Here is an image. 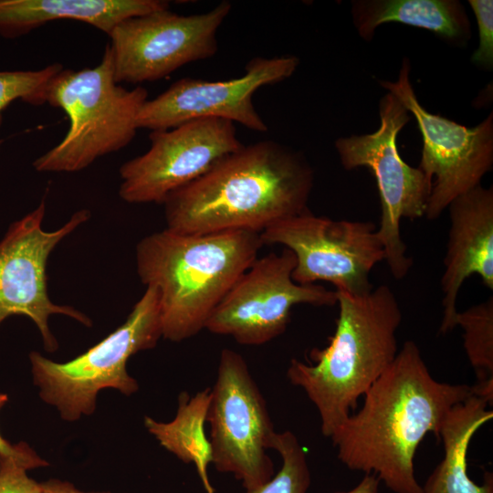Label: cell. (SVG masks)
<instances>
[{
	"label": "cell",
	"mask_w": 493,
	"mask_h": 493,
	"mask_svg": "<svg viewBox=\"0 0 493 493\" xmlns=\"http://www.w3.org/2000/svg\"><path fill=\"white\" fill-rule=\"evenodd\" d=\"M456 325L463 329L464 349L477 382L493 380V298L457 312Z\"/></svg>",
	"instance_id": "obj_21"
},
{
	"label": "cell",
	"mask_w": 493,
	"mask_h": 493,
	"mask_svg": "<svg viewBox=\"0 0 493 493\" xmlns=\"http://www.w3.org/2000/svg\"><path fill=\"white\" fill-rule=\"evenodd\" d=\"M294 254L284 248L257 258L208 319L205 329L242 345H262L285 332L294 306H334L337 292L295 282Z\"/></svg>",
	"instance_id": "obj_11"
},
{
	"label": "cell",
	"mask_w": 493,
	"mask_h": 493,
	"mask_svg": "<svg viewBox=\"0 0 493 493\" xmlns=\"http://www.w3.org/2000/svg\"><path fill=\"white\" fill-rule=\"evenodd\" d=\"M379 116L381 123L374 132L340 137L334 144L344 169L367 167L375 178L381 203L377 234L384 261L393 277L401 279L413 265L401 221L425 216L432 184L418 167L403 160L397 148L398 133L410 121L409 111L387 92L379 101Z\"/></svg>",
	"instance_id": "obj_7"
},
{
	"label": "cell",
	"mask_w": 493,
	"mask_h": 493,
	"mask_svg": "<svg viewBox=\"0 0 493 493\" xmlns=\"http://www.w3.org/2000/svg\"><path fill=\"white\" fill-rule=\"evenodd\" d=\"M151 146L120 168V197L131 204H163L173 192L193 183L244 144L234 122L194 120L152 131Z\"/></svg>",
	"instance_id": "obj_14"
},
{
	"label": "cell",
	"mask_w": 493,
	"mask_h": 493,
	"mask_svg": "<svg viewBox=\"0 0 493 493\" xmlns=\"http://www.w3.org/2000/svg\"><path fill=\"white\" fill-rule=\"evenodd\" d=\"M206 423L210 425L211 464L217 471L234 475L246 491L274 476L267 450L276 431L266 400L245 359L228 348L220 353Z\"/></svg>",
	"instance_id": "obj_8"
},
{
	"label": "cell",
	"mask_w": 493,
	"mask_h": 493,
	"mask_svg": "<svg viewBox=\"0 0 493 493\" xmlns=\"http://www.w3.org/2000/svg\"><path fill=\"white\" fill-rule=\"evenodd\" d=\"M41 493H111L109 491L85 492L77 488L72 483L57 478L41 482Z\"/></svg>",
	"instance_id": "obj_27"
},
{
	"label": "cell",
	"mask_w": 493,
	"mask_h": 493,
	"mask_svg": "<svg viewBox=\"0 0 493 493\" xmlns=\"http://www.w3.org/2000/svg\"><path fill=\"white\" fill-rule=\"evenodd\" d=\"M209 402L210 388L193 397L181 393L177 412L172 421L164 423L144 417V426L160 446L181 461L195 466L206 493L214 490L207 472L212 462L211 446L205 431Z\"/></svg>",
	"instance_id": "obj_20"
},
{
	"label": "cell",
	"mask_w": 493,
	"mask_h": 493,
	"mask_svg": "<svg viewBox=\"0 0 493 493\" xmlns=\"http://www.w3.org/2000/svg\"><path fill=\"white\" fill-rule=\"evenodd\" d=\"M162 337L159 292L147 286L126 320L74 359L57 362L31 351L33 382L40 398L55 406L62 419L77 421L94 413L103 389H116L126 396L135 393L139 384L128 373L127 362L137 352L154 348Z\"/></svg>",
	"instance_id": "obj_6"
},
{
	"label": "cell",
	"mask_w": 493,
	"mask_h": 493,
	"mask_svg": "<svg viewBox=\"0 0 493 493\" xmlns=\"http://www.w3.org/2000/svg\"><path fill=\"white\" fill-rule=\"evenodd\" d=\"M470 395L471 385L434 378L417 344L406 341L330 438L349 469L374 474L394 493H421L414 467L420 443L428 433L440 441L446 415Z\"/></svg>",
	"instance_id": "obj_1"
},
{
	"label": "cell",
	"mask_w": 493,
	"mask_h": 493,
	"mask_svg": "<svg viewBox=\"0 0 493 493\" xmlns=\"http://www.w3.org/2000/svg\"><path fill=\"white\" fill-rule=\"evenodd\" d=\"M7 400L8 397L5 393H0V410L6 404ZM0 457L11 458L26 470L49 466V463L40 457L26 443L11 444L1 434Z\"/></svg>",
	"instance_id": "obj_26"
},
{
	"label": "cell",
	"mask_w": 493,
	"mask_h": 493,
	"mask_svg": "<svg viewBox=\"0 0 493 493\" xmlns=\"http://www.w3.org/2000/svg\"><path fill=\"white\" fill-rule=\"evenodd\" d=\"M169 8L163 0H0V37L15 39L55 20L89 24L108 36L121 21Z\"/></svg>",
	"instance_id": "obj_17"
},
{
	"label": "cell",
	"mask_w": 493,
	"mask_h": 493,
	"mask_svg": "<svg viewBox=\"0 0 493 493\" xmlns=\"http://www.w3.org/2000/svg\"><path fill=\"white\" fill-rule=\"evenodd\" d=\"M270 449L281 456L280 469L267 482L246 493H307L310 472L306 453L297 436L290 431L276 432Z\"/></svg>",
	"instance_id": "obj_22"
},
{
	"label": "cell",
	"mask_w": 493,
	"mask_h": 493,
	"mask_svg": "<svg viewBox=\"0 0 493 493\" xmlns=\"http://www.w3.org/2000/svg\"><path fill=\"white\" fill-rule=\"evenodd\" d=\"M260 237L264 245H281L294 254L295 282L326 281L353 295L372 288L370 274L384 260L377 226L370 221L331 220L307 210L271 225Z\"/></svg>",
	"instance_id": "obj_9"
},
{
	"label": "cell",
	"mask_w": 493,
	"mask_h": 493,
	"mask_svg": "<svg viewBox=\"0 0 493 493\" xmlns=\"http://www.w3.org/2000/svg\"><path fill=\"white\" fill-rule=\"evenodd\" d=\"M489 404L474 394L456 404L440 431L444 456L422 487L421 493H493V474L486 472L482 484L467 473L470 441L478 429L493 418Z\"/></svg>",
	"instance_id": "obj_19"
},
{
	"label": "cell",
	"mask_w": 493,
	"mask_h": 493,
	"mask_svg": "<svg viewBox=\"0 0 493 493\" xmlns=\"http://www.w3.org/2000/svg\"><path fill=\"white\" fill-rule=\"evenodd\" d=\"M314 172L298 151L266 140L243 145L163 202L167 229L179 234L261 233L301 214Z\"/></svg>",
	"instance_id": "obj_2"
},
{
	"label": "cell",
	"mask_w": 493,
	"mask_h": 493,
	"mask_svg": "<svg viewBox=\"0 0 493 493\" xmlns=\"http://www.w3.org/2000/svg\"><path fill=\"white\" fill-rule=\"evenodd\" d=\"M46 202L13 222L0 240V325L8 317L29 318L37 327L44 348L54 352L58 343L49 328L52 315H64L84 326L91 320L71 306L58 305L47 293V259L53 249L90 218V212H75L61 227L53 231L43 228Z\"/></svg>",
	"instance_id": "obj_13"
},
{
	"label": "cell",
	"mask_w": 493,
	"mask_h": 493,
	"mask_svg": "<svg viewBox=\"0 0 493 493\" xmlns=\"http://www.w3.org/2000/svg\"><path fill=\"white\" fill-rule=\"evenodd\" d=\"M476 16L478 29V47L471 56L476 66L491 70L493 68V1L468 0Z\"/></svg>",
	"instance_id": "obj_24"
},
{
	"label": "cell",
	"mask_w": 493,
	"mask_h": 493,
	"mask_svg": "<svg viewBox=\"0 0 493 493\" xmlns=\"http://www.w3.org/2000/svg\"><path fill=\"white\" fill-rule=\"evenodd\" d=\"M410 61L404 58L397 79L380 80L412 114L423 148L418 168L432 184L425 216L435 219L460 194L480 184L493 167V113L474 127H467L428 111L418 100L410 79Z\"/></svg>",
	"instance_id": "obj_10"
},
{
	"label": "cell",
	"mask_w": 493,
	"mask_h": 493,
	"mask_svg": "<svg viewBox=\"0 0 493 493\" xmlns=\"http://www.w3.org/2000/svg\"><path fill=\"white\" fill-rule=\"evenodd\" d=\"M231 7L223 1L198 15L180 16L166 8L121 21L109 35L115 81L158 80L213 57L218 50L217 30Z\"/></svg>",
	"instance_id": "obj_12"
},
{
	"label": "cell",
	"mask_w": 493,
	"mask_h": 493,
	"mask_svg": "<svg viewBox=\"0 0 493 493\" xmlns=\"http://www.w3.org/2000/svg\"><path fill=\"white\" fill-rule=\"evenodd\" d=\"M260 233L154 232L136 246L137 273L157 288L163 338L180 342L205 329L213 311L257 258Z\"/></svg>",
	"instance_id": "obj_3"
},
{
	"label": "cell",
	"mask_w": 493,
	"mask_h": 493,
	"mask_svg": "<svg viewBox=\"0 0 493 493\" xmlns=\"http://www.w3.org/2000/svg\"><path fill=\"white\" fill-rule=\"evenodd\" d=\"M351 14L364 41H371L377 27L390 22L426 29L459 47L471 37L470 20L457 0H354Z\"/></svg>",
	"instance_id": "obj_18"
},
{
	"label": "cell",
	"mask_w": 493,
	"mask_h": 493,
	"mask_svg": "<svg viewBox=\"0 0 493 493\" xmlns=\"http://www.w3.org/2000/svg\"><path fill=\"white\" fill-rule=\"evenodd\" d=\"M207 493H215V492H214V490H211V491H209V492H207Z\"/></svg>",
	"instance_id": "obj_29"
},
{
	"label": "cell",
	"mask_w": 493,
	"mask_h": 493,
	"mask_svg": "<svg viewBox=\"0 0 493 493\" xmlns=\"http://www.w3.org/2000/svg\"><path fill=\"white\" fill-rule=\"evenodd\" d=\"M336 292L339 316L329 344L312 349L309 362L292 359L287 370L288 381L317 408L329 438L394 360L403 318L389 286L359 295Z\"/></svg>",
	"instance_id": "obj_4"
},
{
	"label": "cell",
	"mask_w": 493,
	"mask_h": 493,
	"mask_svg": "<svg viewBox=\"0 0 493 493\" xmlns=\"http://www.w3.org/2000/svg\"><path fill=\"white\" fill-rule=\"evenodd\" d=\"M450 227L441 278L443 318L439 332L456 327V299L473 275L493 289V188L481 184L448 205Z\"/></svg>",
	"instance_id": "obj_16"
},
{
	"label": "cell",
	"mask_w": 493,
	"mask_h": 493,
	"mask_svg": "<svg viewBox=\"0 0 493 493\" xmlns=\"http://www.w3.org/2000/svg\"><path fill=\"white\" fill-rule=\"evenodd\" d=\"M299 64L293 55L257 57L246 64L244 75L236 79H181L156 98L147 100L138 114L137 127L166 131L194 120L213 118L267 131L268 128L255 108L253 96L263 86L290 78Z\"/></svg>",
	"instance_id": "obj_15"
},
{
	"label": "cell",
	"mask_w": 493,
	"mask_h": 493,
	"mask_svg": "<svg viewBox=\"0 0 493 493\" xmlns=\"http://www.w3.org/2000/svg\"><path fill=\"white\" fill-rule=\"evenodd\" d=\"M26 469L7 457H0V493H41V483L29 477Z\"/></svg>",
	"instance_id": "obj_25"
},
{
	"label": "cell",
	"mask_w": 493,
	"mask_h": 493,
	"mask_svg": "<svg viewBox=\"0 0 493 493\" xmlns=\"http://www.w3.org/2000/svg\"><path fill=\"white\" fill-rule=\"evenodd\" d=\"M148 100L138 86L115 81L109 44L94 68H63L49 82L46 103L61 109L69 126L62 141L33 162L40 173H74L126 147L135 137L137 117Z\"/></svg>",
	"instance_id": "obj_5"
},
{
	"label": "cell",
	"mask_w": 493,
	"mask_h": 493,
	"mask_svg": "<svg viewBox=\"0 0 493 493\" xmlns=\"http://www.w3.org/2000/svg\"><path fill=\"white\" fill-rule=\"evenodd\" d=\"M381 481L374 474H365L362 480L351 489L333 493H380Z\"/></svg>",
	"instance_id": "obj_28"
},
{
	"label": "cell",
	"mask_w": 493,
	"mask_h": 493,
	"mask_svg": "<svg viewBox=\"0 0 493 493\" xmlns=\"http://www.w3.org/2000/svg\"><path fill=\"white\" fill-rule=\"evenodd\" d=\"M63 68L53 63L40 69L0 70V120L2 111L16 100L33 106L45 104L49 82Z\"/></svg>",
	"instance_id": "obj_23"
}]
</instances>
